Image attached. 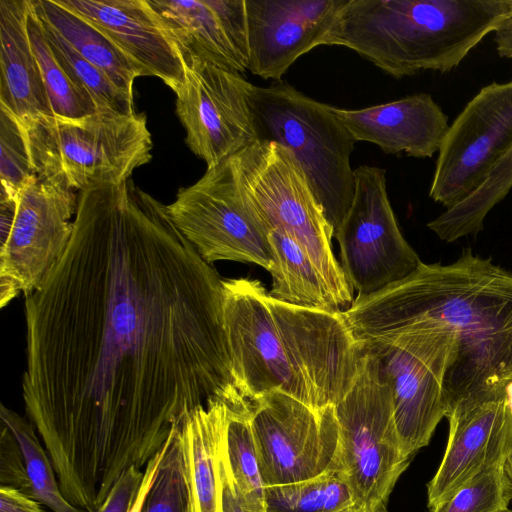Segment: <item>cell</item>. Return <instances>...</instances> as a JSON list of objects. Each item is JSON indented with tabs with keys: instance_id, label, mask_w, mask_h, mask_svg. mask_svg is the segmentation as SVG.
Returning a JSON list of instances; mask_svg holds the SVG:
<instances>
[{
	"instance_id": "obj_1",
	"label": "cell",
	"mask_w": 512,
	"mask_h": 512,
	"mask_svg": "<svg viewBox=\"0 0 512 512\" xmlns=\"http://www.w3.org/2000/svg\"><path fill=\"white\" fill-rule=\"evenodd\" d=\"M129 179L78 194L71 242L26 294L22 396L64 497L97 512L188 416L237 388L223 286Z\"/></svg>"
},
{
	"instance_id": "obj_2",
	"label": "cell",
	"mask_w": 512,
	"mask_h": 512,
	"mask_svg": "<svg viewBox=\"0 0 512 512\" xmlns=\"http://www.w3.org/2000/svg\"><path fill=\"white\" fill-rule=\"evenodd\" d=\"M342 314L362 343L431 328L451 333L446 418L457 408L509 397L512 273L470 248L448 265L422 262L405 278L358 295Z\"/></svg>"
},
{
	"instance_id": "obj_3",
	"label": "cell",
	"mask_w": 512,
	"mask_h": 512,
	"mask_svg": "<svg viewBox=\"0 0 512 512\" xmlns=\"http://www.w3.org/2000/svg\"><path fill=\"white\" fill-rule=\"evenodd\" d=\"M512 0H346L323 45H338L394 78L446 73L500 22Z\"/></svg>"
},
{
	"instance_id": "obj_4",
	"label": "cell",
	"mask_w": 512,
	"mask_h": 512,
	"mask_svg": "<svg viewBox=\"0 0 512 512\" xmlns=\"http://www.w3.org/2000/svg\"><path fill=\"white\" fill-rule=\"evenodd\" d=\"M20 125L34 173L74 191L121 184L152 159L145 113L45 115Z\"/></svg>"
},
{
	"instance_id": "obj_5",
	"label": "cell",
	"mask_w": 512,
	"mask_h": 512,
	"mask_svg": "<svg viewBox=\"0 0 512 512\" xmlns=\"http://www.w3.org/2000/svg\"><path fill=\"white\" fill-rule=\"evenodd\" d=\"M246 94L256 141L276 142L292 153L335 234L354 195L350 158L355 139L333 106L286 83L260 87L248 82Z\"/></svg>"
},
{
	"instance_id": "obj_6",
	"label": "cell",
	"mask_w": 512,
	"mask_h": 512,
	"mask_svg": "<svg viewBox=\"0 0 512 512\" xmlns=\"http://www.w3.org/2000/svg\"><path fill=\"white\" fill-rule=\"evenodd\" d=\"M247 203L263 226L293 239L313 262L339 308L353 302V287L334 256V230L304 170L292 153L256 141L229 158Z\"/></svg>"
},
{
	"instance_id": "obj_7",
	"label": "cell",
	"mask_w": 512,
	"mask_h": 512,
	"mask_svg": "<svg viewBox=\"0 0 512 512\" xmlns=\"http://www.w3.org/2000/svg\"><path fill=\"white\" fill-rule=\"evenodd\" d=\"M364 348L353 385L334 406L340 464L358 511L382 512L412 458L401 446L389 385L376 357Z\"/></svg>"
},
{
	"instance_id": "obj_8",
	"label": "cell",
	"mask_w": 512,
	"mask_h": 512,
	"mask_svg": "<svg viewBox=\"0 0 512 512\" xmlns=\"http://www.w3.org/2000/svg\"><path fill=\"white\" fill-rule=\"evenodd\" d=\"M168 214L200 257L212 264L228 260L257 264L273 261L269 232L247 203L230 159L207 168L194 184L178 190Z\"/></svg>"
},
{
	"instance_id": "obj_9",
	"label": "cell",
	"mask_w": 512,
	"mask_h": 512,
	"mask_svg": "<svg viewBox=\"0 0 512 512\" xmlns=\"http://www.w3.org/2000/svg\"><path fill=\"white\" fill-rule=\"evenodd\" d=\"M251 427L265 487L341 470L333 405L313 408L285 392L272 391L252 400Z\"/></svg>"
},
{
	"instance_id": "obj_10",
	"label": "cell",
	"mask_w": 512,
	"mask_h": 512,
	"mask_svg": "<svg viewBox=\"0 0 512 512\" xmlns=\"http://www.w3.org/2000/svg\"><path fill=\"white\" fill-rule=\"evenodd\" d=\"M453 342L443 328L363 342L389 385L401 446L410 458L429 444L445 417L443 382Z\"/></svg>"
},
{
	"instance_id": "obj_11",
	"label": "cell",
	"mask_w": 512,
	"mask_h": 512,
	"mask_svg": "<svg viewBox=\"0 0 512 512\" xmlns=\"http://www.w3.org/2000/svg\"><path fill=\"white\" fill-rule=\"evenodd\" d=\"M334 236L341 267L358 295L399 281L422 263L400 231L388 198L386 170L380 167L354 169L352 203Z\"/></svg>"
},
{
	"instance_id": "obj_12",
	"label": "cell",
	"mask_w": 512,
	"mask_h": 512,
	"mask_svg": "<svg viewBox=\"0 0 512 512\" xmlns=\"http://www.w3.org/2000/svg\"><path fill=\"white\" fill-rule=\"evenodd\" d=\"M73 189L33 175L17 196L9 236L0 244V302L37 289L66 252L78 196Z\"/></svg>"
},
{
	"instance_id": "obj_13",
	"label": "cell",
	"mask_w": 512,
	"mask_h": 512,
	"mask_svg": "<svg viewBox=\"0 0 512 512\" xmlns=\"http://www.w3.org/2000/svg\"><path fill=\"white\" fill-rule=\"evenodd\" d=\"M512 149V79L484 86L455 118L438 151L429 196L447 209L487 179Z\"/></svg>"
},
{
	"instance_id": "obj_14",
	"label": "cell",
	"mask_w": 512,
	"mask_h": 512,
	"mask_svg": "<svg viewBox=\"0 0 512 512\" xmlns=\"http://www.w3.org/2000/svg\"><path fill=\"white\" fill-rule=\"evenodd\" d=\"M268 304L312 407L335 406L353 385L365 354L342 311L291 305L269 295Z\"/></svg>"
},
{
	"instance_id": "obj_15",
	"label": "cell",
	"mask_w": 512,
	"mask_h": 512,
	"mask_svg": "<svg viewBox=\"0 0 512 512\" xmlns=\"http://www.w3.org/2000/svg\"><path fill=\"white\" fill-rule=\"evenodd\" d=\"M222 286L224 326L240 393L255 400L279 390L312 407L291 368L265 287L250 278L223 279Z\"/></svg>"
},
{
	"instance_id": "obj_16",
	"label": "cell",
	"mask_w": 512,
	"mask_h": 512,
	"mask_svg": "<svg viewBox=\"0 0 512 512\" xmlns=\"http://www.w3.org/2000/svg\"><path fill=\"white\" fill-rule=\"evenodd\" d=\"M247 83L240 74L216 66L195 60L185 64V81L175 94L176 114L187 146L207 168L257 140Z\"/></svg>"
},
{
	"instance_id": "obj_17",
	"label": "cell",
	"mask_w": 512,
	"mask_h": 512,
	"mask_svg": "<svg viewBox=\"0 0 512 512\" xmlns=\"http://www.w3.org/2000/svg\"><path fill=\"white\" fill-rule=\"evenodd\" d=\"M346 0H245L248 70L281 82L302 55L323 45Z\"/></svg>"
},
{
	"instance_id": "obj_18",
	"label": "cell",
	"mask_w": 512,
	"mask_h": 512,
	"mask_svg": "<svg viewBox=\"0 0 512 512\" xmlns=\"http://www.w3.org/2000/svg\"><path fill=\"white\" fill-rule=\"evenodd\" d=\"M184 64L199 61L242 73L249 50L245 0H149Z\"/></svg>"
},
{
	"instance_id": "obj_19",
	"label": "cell",
	"mask_w": 512,
	"mask_h": 512,
	"mask_svg": "<svg viewBox=\"0 0 512 512\" xmlns=\"http://www.w3.org/2000/svg\"><path fill=\"white\" fill-rule=\"evenodd\" d=\"M90 21L144 72L176 94L185 81L177 45L149 0H59Z\"/></svg>"
},
{
	"instance_id": "obj_20",
	"label": "cell",
	"mask_w": 512,
	"mask_h": 512,
	"mask_svg": "<svg viewBox=\"0 0 512 512\" xmlns=\"http://www.w3.org/2000/svg\"><path fill=\"white\" fill-rule=\"evenodd\" d=\"M440 465L427 485L428 507L450 497L484 468L505 461L512 450L509 397L455 409Z\"/></svg>"
},
{
	"instance_id": "obj_21",
	"label": "cell",
	"mask_w": 512,
	"mask_h": 512,
	"mask_svg": "<svg viewBox=\"0 0 512 512\" xmlns=\"http://www.w3.org/2000/svg\"><path fill=\"white\" fill-rule=\"evenodd\" d=\"M332 109L356 142H370L387 154L432 157L449 129L447 116L427 93L363 109Z\"/></svg>"
},
{
	"instance_id": "obj_22",
	"label": "cell",
	"mask_w": 512,
	"mask_h": 512,
	"mask_svg": "<svg viewBox=\"0 0 512 512\" xmlns=\"http://www.w3.org/2000/svg\"><path fill=\"white\" fill-rule=\"evenodd\" d=\"M31 0H0V105L20 122L53 115L27 30Z\"/></svg>"
},
{
	"instance_id": "obj_23",
	"label": "cell",
	"mask_w": 512,
	"mask_h": 512,
	"mask_svg": "<svg viewBox=\"0 0 512 512\" xmlns=\"http://www.w3.org/2000/svg\"><path fill=\"white\" fill-rule=\"evenodd\" d=\"M227 414L225 403L212 402L191 413L180 428L187 512H223L219 451Z\"/></svg>"
},
{
	"instance_id": "obj_24",
	"label": "cell",
	"mask_w": 512,
	"mask_h": 512,
	"mask_svg": "<svg viewBox=\"0 0 512 512\" xmlns=\"http://www.w3.org/2000/svg\"><path fill=\"white\" fill-rule=\"evenodd\" d=\"M35 14L121 90L133 96L137 77L145 76L118 46L90 21L59 0H32Z\"/></svg>"
},
{
	"instance_id": "obj_25",
	"label": "cell",
	"mask_w": 512,
	"mask_h": 512,
	"mask_svg": "<svg viewBox=\"0 0 512 512\" xmlns=\"http://www.w3.org/2000/svg\"><path fill=\"white\" fill-rule=\"evenodd\" d=\"M269 240L273 250L267 270L272 276L271 298L296 306L340 310L321 274L293 239L270 231Z\"/></svg>"
},
{
	"instance_id": "obj_26",
	"label": "cell",
	"mask_w": 512,
	"mask_h": 512,
	"mask_svg": "<svg viewBox=\"0 0 512 512\" xmlns=\"http://www.w3.org/2000/svg\"><path fill=\"white\" fill-rule=\"evenodd\" d=\"M225 447L240 497L249 512H267L263 483L251 427L252 401L227 406Z\"/></svg>"
},
{
	"instance_id": "obj_27",
	"label": "cell",
	"mask_w": 512,
	"mask_h": 512,
	"mask_svg": "<svg viewBox=\"0 0 512 512\" xmlns=\"http://www.w3.org/2000/svg\"><path fill=\"white\" fill-rule=\"evenodd\" d=\"M512 188V149L488 175L485 182L459 204L430 221L427 227L441 240L454 242L483 229L490 210L503 200Z\"/></svg>"
},
{
	"instance_id": "obj_28",
	"label": "cell",
	"mask_w": 512,
	"mask_h": 512,
	"mask_svg": "<svg viewBox=\"0 0 512 512\" xmlns=\"http://www.w3.org/2000/svg\"><path fill=\"white\" fill-rule=\"evenodd\" d=\"M265 502L267 512H359L342 470L266 487Z\"/></svg>"
},
{
	"instance_id": "obj_29",
	"label": "cell",
	"mask_w": 512,
	"mask_h": 512,
	"mask_svg": "<svg viewBox=\"0 0 512 512\" xmlns=\"http://www.w3.org/2000/svg\"><path fill=\"white\" fill-rule=\"evenodd\" d=\"M1 422L14 434L22 449L30 482V497L53 512H88L72 505L63 495L47 451L33 424L1 405Z\"/></svg>"
},
{
	"instance_id": "obj_30",
	"label": "cell",
	"mask_w": 512,
	"mask_h": 512,
	"mask_svg": "<svg viewBox=\"0 0 512 512\" xmlns=\"http://www.w3.org/2000/svg\"><path fill=\"white\" fill-rule=\"evenodd\" d=\"M27 30L53 115L78 118L98 111L90 95L73 82L55 58L33 10L32 0L27 17Z\"/></svg>"
},
{
	"instance_id": "obj_31",
	"label": "cell",
	"mask_w": 512,
	"mask_h": 512,
	"mask_svg": "<svg viewBox=\"0 0 512 512\" xmlns=\"http://www.w3.org/2000/svg\"><path fill=\"white\" fill-rule=\"evenodd\" d=\"M38 19L55 58L73 82L90 95L98 111L121 114L136 112L133 96L118 88L107 75L83 58L52 27L39 17Z\"/></svg>"
},
{
	"instance_id": "obj_32",
	"label": "cell",
	"mask_w": 512,
	"mask_h": 512,
	"mask_svg": "<svg viewBox=\"0 0 512 512\" xmlns=\"http://www.w3.org/2000/svg\"><path fill=\"white\" fill-rule=\"evenodd\" d=\"M505 462L484 468L450 497L428 507V512H498L508 508L512 486Z\"/></svg>"
},
{
	"instance_id": "obj_33",
	"label": "cell",
	"mask_w": 512,
	"mask_h": 512,
	"mask_svg": "<svg viewBox=\"0 0 512 512\" xmlns=\"http://www.w3.org/2000/svg\"><path fill=\"white\" fill-rule=\"evenodd\" d=\"M188 496L180 428L164 446L160 464L141 512H187Z\"/></svg>"
},
{
	"instance_id": "obj_34",
	"label": "cell",
	"mask_w": 512,
	"mask_h": 512,
	"mask_svg": "<svg viewBox=\"0 0 512 512\" xmlns=\"http://www.w3.org/2000/svg\"><path fill=\"white\" fill-rule=\"evenodd\" d=\"M33 175L36 174L20 122L0 105V196L17 199L20 190Z\"/></svg>"
},
{
	"instance_id": "obj_35",
	"label": "cell",
	"mask_w": 512,
	"mask_h": 512,
	"mask_svg": "<svg viewBox=\"0 0 512 512\" xmlns=\"http://www.w3.org/2000/svg\"><path fill=\"white\" fill-rule=\"evenodd\" d=\"M0 486H10L30 496V482L20 444L11 430L1 422Z\"/></svg>"
},
{
	"instance_id": "obj_36",
	"label": "cell",
	"mask_w": 512,
	"mask_h": 512,
	"mask_svg": "<svg viewBox=\"0 0 512 512\" xmlns=\"http://www.w3.org/2000/svg\"><path fill=\"white\" fill-rule=\"evenodd\" d=\"M144 478V471L135 466L127 469L111 489L98 512H129Z\"/></svg>"
},
{
	"instance_id": "obj_37",
	"label": "cell",
	"mask_w": 512,
	"mask_h": 512,
	"mask_svg": "<svg viewBox=\"0 0 512 512\" xmlns=\"http://www.w3.org/2000/svg\"><path fill=\"white\" fill-rule=\"evenodd\" d=\"M219 472L222 485L223 512H249L245 507L233 480L226 454L225 435L219 451Z\"/></svg>"
},
{
	"instance_id": "obj_38",
	"label": "cell",
	"mask_w": 512,
	"mask_h": 512,
	"mask_svg": "<svg viewBox=\"0 0 512 512\" xmlns=\"http://www.w3.org/2000/svg\"><path fill=\"white\" fill-rule=\"evenodd\" d=\"M0 512H44L41 503L19 489L0 486Z\"/></svg>"
},
{
	"instance_id": "obj_39",
	"label": "cell",
	"mask_w": 512,
	"mask_h": 512,
	"mask_svg": "<svg viewBox=\"0 0 512 512\" xmlns=\"http://www.w3.org/2000/svg\"><path fill=\"white\" fill-rule=\"evenodd\" d=\"M165 446V445H164ZM164 446L162 449L148 462L146 467L144 468V478L140 489L138 491L137 497L134 501V504L129 512H141L144 501L146 499L147 493L149 492L151 485L156 476L160 460L162 458V454L164 451Z\"/></svg>"
},
{
	"instance_id": "obj_40",
	"label": "cell",
	"mask_w": 512,
	"mask_h": 512,
	"mask_svg": "<svg viewBox=\"0 0 512 512\" xmlns=\"http://www.w3.org/2000/svg\"><path fill=\"white\" fill-rule=\"evenodd\" d=\"M494 33L499 56L512 59V14L500 22Z\"/></svg>"
},
{
	"instance_id": "obj_41",
	"label": "cell",
	"mask_w": 512,
	"mask_h": 512,
	"mask_svg": "<svg viewBox=\"0 0 512 512\" xmlns=\"http://www.w3.org/2000/svg\"><path fill=\"white\" fill-rule=\"evenodd\" d=\"M505 470L508 475V478L510 480L511 486H512V450L507 456L506 462H505Z\"/></svg>"
},
{
	"instance_id": "obj_42",
	"label": "cell",
	"mask_w": 512,
	"mask_h": 512,
	"mask_svg": "<svg viewBox=\"0 0 512 512\" xmlns=\"http://www.w3.org/2000/svg\"><path fill=\"white\" fill-rule=\"evenodd\" d=\"M498 512H512V510H511V509H509V508H506V509H503V510L498 511Z\"/></svg>"
},
{
	"instance_id": "obj_43",
	"label": "cell",
	"mask_w": 512,
	"mask_h": 512,
	"mask_svg": "<svg viewBox=\"0 0 512 512\" xmlns=\"http://www.w3.org/2000/svg\"><path fill=\"white\" fill-rule=\"evenodd\" d=\"M382 512H388V511H387V509H386V510H384V511H382Z\"/></svg>"
}]
</instances>
